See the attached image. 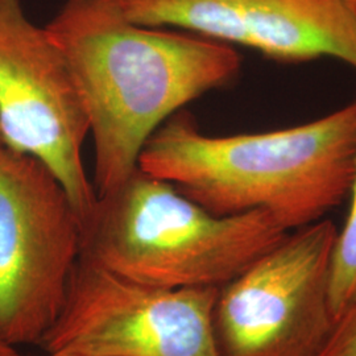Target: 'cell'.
I'll return each instance as SVG.
<instances>
[{
  "label": "cell",
  "mask_w": 356,
  "mask_h": 356,
  "mask_svg": "<svg viewBox=\"0 0 356 356\" xmlns=\"http://www.w3.org/2000/svg\"><path fill=\"white\" fill-rule=\"evenodd\" d=\"M126 0H65L45 26L76 82L94 143L92 186L113 191L172 115L234 82L242 57L229 44L134 23Z\"/></svg>",
  "instance_id": "obj_1"
},
{
  "label": "cell",
  "mask_w": 356,
  "mask_h": 356,
  "mask_svg": "<svg viewBox=\"0 0 356 356\" xmlns=\"http://www.w3.org/2000/svg\"><path fill=\"white\" fill-rule=\"evenodd\" d=\"M356 101L296 127L209 136L184 110L154 131L138 168L218 216L266 210L286 231L318 222L350 195Z\"/></svg>",
  "instance_id": "obj_2"
},
{
  "label": "cell",
  "mask_w": 356,
  "mask_h": 356,
  "mask_svg": "<svg viewBox=\"0 0 356 356\" xmlns=\"http://www.w3.org/2000/svg\"><path fill=\"white\" fill-rule=\"evenodd\" d=\"M289 232L266 210L214 216L138 168L97 195L81 223V256L144 285L220 288Z\"/></svg>",
  "instance_id": "obj_3"
},
{
  "label": "cell",
  "mask_w": 356,
  "mask_h": 356,
  "mask_svg": "<svg viewBox=\"0 0 356 356\" xmlns=\"http://www.w3.org/2000/svg\"><path fill=\"white\" fill-rule=\"evenodd\" d=\"M81 256V222L58 179L32 156L0 149V338L41 343Z\"/></svg>",
  "instance_id": "obj_4"
},
{
  "label": "cell",
  "mask_w": 356,
  "mask_h": 356,
  "mask_svg": "<svg viewBox=\"0 0 356 356\" xmlns=\"http://www.w3.org/2000/svg\"><path fill=\"white\" fill-rule=\"evenodd\" d=\"M330 219L293 229L220 286L213 310L218 356H318L334 325Z\"/></svg>",
  "instance_id": "obj_5"
},
{
  "label": "cell",
  "mask_w": 356,
  "mask_h": 356,
  "mask_svg": "<svg viewBox=\"0 0 356 356\" xmlns=\"http://www.w3.org/2000/svg\"><path fill=\"white\" fill-rule=\"evenodd\" d=\"M218 291L144 285L79 256L61 313L38 346L63 356H218Z\"/></svg>",
  "instance_id": "obj_6"
},
{
  "label": "cell",
  "mask_w": 356,
  "mask_h": 356,
  "mask_svg": "<svg viewBox=\"0 0 356 356\" xmlns=\"http://www.w3.org/2000/svg\"><path fill=\"white\" fill-rule=\"evenodd\" d=\"M0 135L49 169L82 223L97 200L82 159L89 119L64 56L20 0H0Z\"/></svg>",
  "instance_id": "obj_7"
},
{
  "label": "cell",
  "mask_w": 356,
  "mask_h": 356,
  "mask_svg": "<svg viewBox=\"0 0 356 356\" xmlns=\"http://www.w3.org/2000/svg\"><path fill=\"white\" fill-rule=\"evenodd\" d=\"M124 7L141 26L176 28L280 63L334 58L356 69L348 0H126Z\"/></svg>",
  "instance_id": "obj_8"
},
{
  "label": "cell",
  "mask_w": 356,
  "mask_h": 356,
  "mask_svg": "<svg viewBox=\"0 0 356 356\" xmlns=\"http://www.w3.org/2000/svg\"><path fill=\"white\" fill-rule=\"evenodd\" d=\"M350 198L348 216L337 234L331 254L329 297L334 319L356 297V163Z\"/></svg>",
  "instance_id": "obj_9"
},
{
  "label": "cell",
  "mask_w": 356,
  "mask_h": 356,
  "mask_svg": "<svg viewBox=\"0 0 356 356\" xmlns=\"http://www.w3.org/2000/svg\"><path fill=\"white\" fill-rule=\"evenodd\" d=\"M318 356H356V297L334 321Z\"/></svg>",
  "instance_id": "obj_10"
},
{
  "label": "cell",
  "mask_w": 356,
  "mask_h": 356,
  "mask_svg": "<svg viewBox=\"0 0 356 356\" xmlns=\"http://www.w3.org/2000/svg\"><path fill=\"white\" fill-rule=\"evenodd\" d=\"M0 356H26L17 351V348L13 344L6 342L3 338H0Z\"/></svg>",
  "instance_id": "obj_11"
},
{
  "label": "cell",
  "mask_w": 356,
  "mask_h": 356,
  "mask_svg": "<svg viewBox=\"0 0 356 356\" xmlns=\"http://www.w3.org/2000/svg\"><path fill=\"white\" fill-rule=\"evenodd\" d=\"M348 3H350V6H351V8L354 10V13H356V0H348Z\"/></svg>",
  "instance_id": "obj_12"
},
{
  "label": "cell",
  "mask_w": 356,
  "mask_h": 356,
  "mask_svg": "<svg viewBox=\"0 0 356 356\" xmlns=\"http://www.w3.org/2000/svg\"><path fill=\"white\" fill-rule=\"evenodd\" d=\"M4 147H6V145H4V143H3V139H1V135H0V149H1V148H4Z\"/></svg>",
  "instance_id": "obj_13"
},
{
  "label": "cell",
  "mask_w": 356,
  "mask_h": 356,
  "mask_svg": "<svg viewBox=\"0 0 356 356\" xmlns=\"http://www.w3.org/2000/svg\"><path fill=\"white\" fill-rule=\"evenodd\" d=\"M45 356H63V355H57V354H45Z\"/></svg>",
  "instance_id": "obj_14"
}]
</instances>
